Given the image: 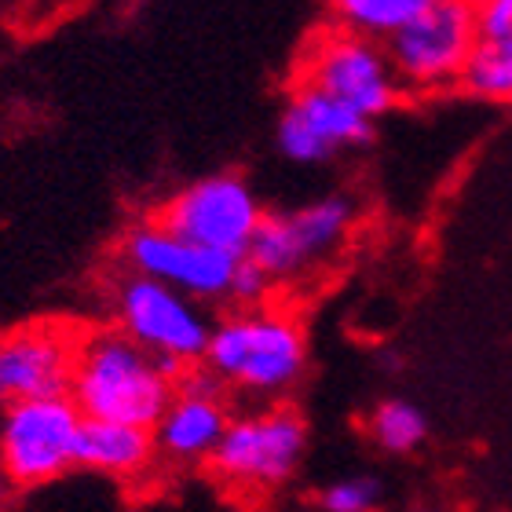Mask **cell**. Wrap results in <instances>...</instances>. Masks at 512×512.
I'll list each match as a JSON object with an SVG mask.
<instances>
[{
    "instance_id": "obj_16",
    "label": "cell",
    "mask_w": 512,
    "mask_h": 512,
    "mask_svg": "<svg viewBox=\"0 0 512 512\" xmlns=\"http://www.w3.org/2000/svg\"><path fill=\"white\" fill-rule=\"evenodd\" d=\"M461 81L476 96L512 103V37L502 44H476Z\"/></svg>"
},
{
    "instance_id": "obj_5",
    "label": "cell",
    "mask_w": 512,
    "mask_h": 512,
    "mask_svg": "<svg viewBox=\"0 0 512 512\" xmlns=\"http://www.w3.org/2000/svg\"><path fill=\"white\" fill-rule=\"evenodd\" d=\"M118 319L139 348L172 363H198L209 348V322L191 300L147 275H125L118 286Z\"/></svg>"
},
{
    "instance_id": "obj_12",
    "label": "cell",
    "mask_w": 512,
    "mask_h": 512,
    "mask_svg": "<svg viewBox=\"0 0 512 512\" xmlns=\"http://www.w3.org/2000/svg\"><path fill=\"white\" fill-rule=\"evenodd\" d=\"M227 406L220 395V384L213 374L187 377L176 384L172 406L165 410L161 425L154 428L158 447L176 461H202L213 458L220 439L227 436Z\"/></svg>"
},
{
    "instance_id": "obj_20",
    "label": "cell",
    "mask_w": 512,
    "mask_h": 512,
    "mask_svg": "<svg viewBox=\"0 0 512 512\" xmlns=\"http://www.w3.org/2000/svg\"><path fill=\"white\" fill-rule=\"evenodd\" d=\"M512 37V0H487L476 8V41L502 44Z\"/></svg>"
},
{
    "instance_id": "obj_17",
    "label": "cell",
    "mask_w": 512,
    "mask_h": 512,
    "mask_svg": "<svg viewBox=\"0 0 512 512\" xmlns=\"http://www.w3.org/2000/svg\"><path fill=\"white\" fill-rule=\"evenodd\" d=\"M428 425H425V414L410 403H384L377 406L374 414V436L384 450H392V454H406V450H414L421 439H425Z\"/></svg>"
},
{
    "instance_id": "obj_13",
    "label": "cell",
    "mask_w": 512,
    "mask_h": 512,
    "mask_svg": "<svg viewBox=\"0 0 512 512\" xmlns=\"http://www.w3.org/2000/svg\"><path fill=\"white\" fill-rule=\"evenodd\" d=\"M158 439L150 428L114 425V421H85L77 439V461L110 476H136L150 465Z\"/></svg>"
},
{
    "instance_id": "obj_21",
    "label": "cell",
    "mask_w": 512,
    "mask_h": 512,
    "mask_svg": "<svg viewBox=\"0 0 512 512\" xmlns=\"http://www.w3.org/2000/svg\"><path fill=\"white\" fill-rule=\"evenodd\" d=\"M267 282H271V278H267L253 260H242V267H238V275H235V286H231V297H235L238 304H260L267 293Z\"/></svg>"
},
{
    "instance_id": "obj_8",
    "label": "cell",
    "mask_w": 512,
    "mask_h": 512,
    "mask_svg": "<svg viewBox=\"0 0 512 512\" xmlns=\"http://www.w3.org/2000/svg\"><path fill=\"white\" fill-rule=\"evenodd\" d=\"M304 85L341 99L363 118H377L399 99V77L388 52L352 30L326 33L304 63Z\"/></svg>"
},
{
    "instance_id": "obj_18",
    "label": "cell",
    "mask_w": 512,
    "mask_h": 512,
    "mask_svg": "<svg viewBox=\"0 0 512 512\" xmlns=\"http://www.w3.org/2000/svg\"><path fill=\"white\" fill-rule=\"evenodd\" d=\"M278 147L286 150V158H293V161L330 158V147H326V143H322L297 114H293V110H286V118H282V125H278Z\"/></svg>"
},
{
    "instance_id": "obj_7",
    "label": "cell",
    "mask_w": 512,
    "mask_h": 512,
    "mask_svg": "<svg viewBox=\"0 0 512 512\" xmlns=\"http://www.w3.org/2000/svg\"><path fill=\"white\" fill-rule=\"evenodd\" d=\"M476 44V8L458 0H428L425 11L388 41V59L395 77L432 88L465 74Z\"/></svg>"
},
{
    "instance_id": "obj_6",
    "label": "cell",
    "mask_w": 512,
    "mask_h": 512,
    "mask_svg": "<svg viewBox=\"0 0 512 512\" xmlns=\"http://www.w3.org/2000/svg\"><path fill=\"white\" fill-rule=\"evenodd\" d=\"M260 224H264V213L246 180L238 176H209L191 183L161 213V227L169 235L231 256L249 253Z\"/></svg>"
},
{
    "instance_id": "obj_1",
    "label": "cell",
    "mask_w": 512,
    "mask_h": 512,
    "mask_svg": "<svg viewBox=\"0 0 512 512\" xmlns=\"http://www.w3.org/2000/svg\"><path fill=\"white\" fill-rule=\"evenodd\" d=\"M176 381L165 374L158 355L139 348L121 330L85 333L77 352L70 399L85 421L154 428L172 406Z\"/></svg>"
},
{
    "instance_id": "obj_10",
    "label": "cell",
    "mask_w": 512,
    "mask_h": 512,
    "mask_svg": "<svg viewBox=\"0 0 512 512\" xmlns=\"http://www.w3.org/2000/svg\"><path fill=\"white\" fill-rule=\"evenodd\" d=\"M121 253L136 275L165 282L183 297H231L238 267L246 260V256L216 253V249L183 242L161 224L128 231Z\"/></svg>"
},
{
    "instance_id": "obj_2",
    "label": "cell",
    "mask_w": 512,
    "mask_h": 512,
    "mask_svg": "<svg viewBox=\"0 0 512 512\" xmlns=\"http://www.w3.org/2000/svg\"><path fill=\"white\" fill-rule=\"evenodd\" d=\"M213 377L249 392H278L297 381L304 366V333L282 311H249L220 322L205 348Z\"/></svg>"
},
{
    "instance_id": "obj_15",
    "label": "cell",
    "mask_w": 512,
    "mask_h": 512,
    "mask_svg": "<svg viewBox=\"0 0 512 512\" xmlns=\"http://www.w3.org/2000/svg\"><path fill=\"white\" fill-rule=\"evenodd\" d=\"M428 0H341L337 15L359 37H388L406 30L425 11Z\"/></svg>"
},
{
    "instance_id": "obj_4",
    "label": "cell",
    "mask_w": 512,
    "mask_h": 512,
    "mask_svg": "<svg viewBox=\"0 0 512 512\" xmlns=\"http://www.w3.org/2000/svg\"><path fill=\"white\" fill-rule=\"evenodd\" d=\"M81 341L85 330L52 319L0 330V403L19 406L70 395Z\"/></svg>"
},
{
    "instance_id": "obj_9",
    "label": "cell",
    "mask_w": 512,
    "mask_h": 512,
    "mask_svg": "<svg viewBox=\"0 0 512 512\" xmlns=\"http://www.w3.org/2000/svg\"><path fill=\"white\" fill-rule=\"evenodd\" d=\"M304 454V421L293 410H271L231 421L213 454V469L238 487H275L297 469Z\"/></svg>"
},
{
    "instance_id": "obj_11",
    "label": "cell",
    "mask_w": 512,
    "mask_h": 512,
    "mask_svg": "<svg viewBox=\"0 0 512 512\" xmlns=\"http://www.w3.org/2000/svg\"><path fill=\"white\" fill-rule=\"evenodd\" d=\"M352 224L348 198H322L293 216H264L246 260H253L267 278L297 275L300 267L330 253Z\"/></svg>"
},
{
    "instance_id": "obj_14",
    "label": "cell",
    "mask_w": 512,
    "mask_h": 512,
    "mask_svg": "<svg viewBox=\"0 0 512 512\" xmlns=\"http://www.w3.org/2000/svg\"><path fill=\"white\" fill-rule=\"evenodd\" d=\"M289 110H293L330 150L341 147V143H366V139L374 136L370 118H363L359 110H352L348 103H341V99L326 96L319 88L300 85Z\"/></svg>"
},
{
    "instance_id": "obj_22",
    "label": "cell",
    "mask_w": 512,
    "mask_h": 512,
    "mask_svg": "<svg viewBox=\"0 0 512 512\" xmlns=\"http://www.w3.org/2000/svg\"><path fill=\"white\" fill-rule=\"evenodd\" d=\"M4 494H8V480L0 476V505H4Z\"/></svg>"
},
{
    "instance_id": "obj_19",
    "label": "cell",
    "mask_w": 512,
    "mask_h": 512,
    "mask_svg": "<svg viewBox=\"0 0 512 512\" xmlns=\"http://www.w3.org/2000/svg\"><path fill=\"white\" fill-rule=\"evenodd\" d=\"M377 502L374 480H341L322 494V509L326 512H370Z\"/></svg>"
},
{
    "instance_id": "obj_3",
    "label": "cell",
    "mask_w": 512,
    "mask_h": 512,
    "mask_svg": "<svg viewBox=\"0 0 512 512\" xmlns=\"http://www.w3.org/2000/svg\"><path fill=\"white\" fill-rule=\"evenodd\" d=\"M85 417L70 395L33 399L4 410L0 421V472L8 483L37 487L63 476L77 461Z\"/></svg>"
}]
</instances>
